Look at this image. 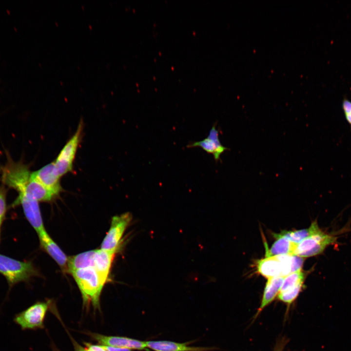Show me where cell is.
I'll list each match as a JSON object with an SVG mask.
<instances>
[{
	"instance_id": "6da1fadb",
	"label": "cell",
	"mask_w": 351,
	"mask_h": 351,
	"mask_svg": "<svg viewBox=\"0 0 351 351\" xmlns=\"http://www.w3.org/2000/svg\"><path fill=\"white\" fill-rule=\"evenodd\" d=\"M81 292L83 304L100 308V296L106 283L94 267L79 269L71 273Z\"/></svg>"
},
{
	"instance_id": "7a4b0ae2",
	"label": "cell",
	"mask_w": 351,
	"mask_h": 351,
	"mask_svg": "<svg viewBox=\"0 0 351 351\" xmlns=\"http://www.w3.org/2000/svg\"><path fill=\"white\" fill-rule=\"evenodd\" d=\"M338 237L335 233H329L321 229L296 244L293 255L302 257H310L323 253L329 246L335 244Z\"/></svg>"
},
{
	"instance_id": "3957f363",
	"label": "cell",
	"mask_w": 351,
	"mask_h": 351,
	"mask_svg": "<svg viewBox=\"0 0 351 351\" xmlns=\"http://www.w3.org/2000/svg\"><path fill=\"white\" fill-rule=\"evenodd\" d=\"M0 273L6 279L10 286L28 281L37 272L31 262H22L0 254Z\"/></svg>"
},
{
	"instance_id": "277c9868",
	"label": "cell",
	"mask_w": 351,
	"mask_h": 351,
	"mask_svg": "<svg viewBox=\"0 0 351 351\" xmlns=\"http://www.w3.org/2000/svg\"><path fill=\"white\" fill-rule=\"evenodd\" d=\"M49 301L37 302L16 314L13 321L22 330L43 329L44 321L49 309Z\"/></svg>"
},
{
	"instance_id": "5b68a950",
	"label": "cell",
	"mask_w": 351,
	"mask_h": 351,
	"mask_svg": "<svg viewBox=\"0 0 351 351\" xmlns=\"http://www.w3.org/2000/svg\"><path fill=\"white\" fill-rule=\"evenodd\" d=\"M83 130L82 121L78 124L75 134L63 147L54 162L57 176L60 177L73 169V163L81 139Z\"/></svg>"
},
{
	"instance_id": "8992f818",
	"label": "cell",
	"mask_w": 351,
	"mask_h": 351,
	"mask_svg": "<svg viewBox=\"0 0 351 351\" xmlns=\"http://www.w3.org/2000/svg\"><path fill=\"white\" fill-rule=\"evenodd\" d=\"M132 218V215L129 213L114 216L112 219L110 229L101 244L100 249L117 252Z\"/></svg>"
},
{
	"instance_id": "52a82bcc",
	"label": "cell",
	"mask_w": 351,
	"mask_h": 351,
	"mask_svg": "<svg viewBox=\"0 0 351 351\" xmlns=\"http://www.w3.org/2000/svg\"><path fill=\"white\" fill-rule=\"evenodd\" d=\"M14 203L21 205L27 219L38 234L45 230L38 201L19 194Z\"/></svg>"
},
{
	"instance_id": "ba28073f",
	"label": "cell",
	"mask_w": 351,
	"mask_h": 351,
	"mask_svg": "<svg viewBox=\"0 0 351 351\" xmlns=\"http://www.w3.org/2000/svg\"><path fill=\"white\" fill-rule=\"evenodd\" d=\"M89 334L101 345L138 350H143L147 348L145 342L129 337L107 336L96 333H89Z\"/></svg>"
},
{
	"instance_id": "9c48e42d",
	"label": "cell",
	"mask_w": 351,
	"mask_h": 351,
	"mask_svg": "<svg viewBox=\"0 0 351 351\" xmlns=\"http://www.w3.org/2000/svg\"><path fill=\"white\" fill-rule=\"evenodd\" d=\"M17 191L27 198L39 201H50L56 196L31 176Z\"/></svg>"
},
{
	"instance_id": "30bf717a",
	"label": "cell",
	"mask_w": 351,
	"mask_h": 351,
	"mask_svg": "<svg viewBox=\"0 0 351 351\" xmlns=\"http://www.w3.org/2000/svg\"><path fill=\"white\" fill-rule=\"evenodd\" d=\"M33 177L36 179L55 196L62 191L59 178L55 171L54 162L45 165L38 171L31 173Z\"/></svg>"
},
{
	"instance_id": "8fae6325",
	"label": "cell",
	"mask_w": 351,
	"mask_h": 351,
	"mask_svg": "<svg viewBox=\"0 0 351 351\" xmlns=\"http://www.w3.org/2000/svg\"><path fill=\"white\" fill-rule=\"evenodd\" d=\"M187 147H200L207 153L212 154L216 161L219 160L221 155L228 149L222 145L220 141L219 132L216 128L215 124H214L212 126L207 137L200 141L190 144Z\"/></svg>"
},
{
	"instance_id": "7c38bea8",
	"label": "cell",
	"mask_w": 351,
	"mask_h": 351,
	"mask_svg": "<svg viewBox=\"0 0 351 351\" xmlns=\"http://www.w3.org/2000/svg\"><path fill=\"white\" fill-rule=\"evenodd\" d=\"M38 234L42 248L57 262L63 272L68 273V257L45 230Z\"/></svg>"
},
{
	"instance_id": "4fadbf2b",
	"label": "cell",
	"mask_w": 351,
	"mask_h": 351,
	"mask_svg": "<svg viewBox=\"0 0 351 351\" xmlns=\"http://www.w3.org/2000/svg\"><path fill=\"white\" fill-rule=\"evenodd\" d=\"M116 253V251L100 249L96 250L94 268L106 283L109 280L111 268Z\"/></svg>"
},
{
	"instance_id": "5bb4252c",
	"label": "cell",
	"mask_w": 351,
	"mask_h": 351,
	"mask_svg": "<svg viewBox=\"0 0 351 351\" xmlns=\"http://www.w3.org/2000/svg\"><path fill=\"white\" fill-rule=\"evenodd\" d=\"M256 270L261 275L268 279L281 276V266L277 255L266 256L256 263Z\"/></svg>"
},
{
	"instance_id": "9a60e30c",
	"label": "cell",
	"mask_w": 351,
	"mask_h": 351,
	"mask_svg": "<svg viewBox=\"0 0 351 351\" xmlns=\"http://www.w3.org/2000/svg\"><path fill=\"white\" fill-rule=\"evenodd\" d=\"M147 348L155 351H205L206 348L190 347L187 343L169 341H149L145 342Z\"/></svg>"
},
{
	"instance_id": "2e32d148",
	"label": "cell",
	"mask_w": 351,
	"mask_h": 351,
	"mask_svg": "<svg viewBox=\"0 0 351 351\" xmlns=\"http://www.w3.org/2000/svg\"><path fill=\"white\" fill-rule=\"evenodd\" d=\"M95 253L96 250H91L68 257V273H71L78 270L94 268Z\"/></svg>"
},
{
	"instance_id": "e0dca14e",
	"label": "cell",
	"mask_w": 351,
	"mask_h": 351,
	"mask_svg": "<svg viewBox=\"0 0 351 351\" xmlns=\"http://www.w3.org/2000/svg\"><path fill=\"white\" fill-rule=\"evenodd\" d=\"M276 241L271 248L266 251V256L279 255H293L296 244L289 240L280 234H273Z\"/></svg>"
},
{
	"instance_id": "ac0fdd59",
	"label": "cell",
	"mask_w": 351,
	"mask_h": 351,
	"mask_svg": "<svg viewBox=\"0 0 351 351\" xmlns=\"http://www.w3.org/2000/svg\"><path fill=\"white\" fill-rule=\"evenodd\" d=\"M284 278L283 276H277L268 279L259 312L274 299L280 291Z\"/></svg>"
},
{
	"instance_id": "d6986e66",
	"label": "cell",
	"mask_w": 351,
	"mask_h": 351,
	"mask_svg": "<svg viewBox=\"0 0 351 351\" xmlns=\"http://www.w3.org/2000/svg\"><path fill=\"white\" fill-rule=\"evenodd\" d=\"M320 229L316 220L312 223L307 229L295 231H283L280 234L286 237L292 242L298 244L302 240L316 233Z\"/></svg>"
},
{
	"instance_id": "ffe728a7",
	"label": "cell",
	"mask_w": 351,
	"mask_h": 351,
	"mask_svg": "<svg viewBox=\"0 0 351 351\" xmlns=\"http://www.w3.org/2000/svg\"><path fill=\"white\" fill-rule=\"evenodd\" d=\"M305 273L301 270L291 273L284 277L279 293L287 291L299 284L303 283Z\"/></svg>"
},
{
	"instance_id": "44dd1931",
	"label": "cell",
	"mask_w": 351,
	"mask_h": 351,
	"mask_svg": "<svg viewBox=\"0 0 351 351\" xmlns=\"http://www.w3.org/2000/svg\"><path fill=\"white\" fill-rule=\"evenodd\" d=\"M303 284H299L287 291L279 292L278 295V299L285 303L291 304L298 295Z\"/></svg>"
},
{
	"instance_id": "7402d4cb",
	"label": "cell",
	"mask_w": 351,
	"mask_h": 351,
	"mask_svg": "<svg viewBox=\"0 0 351 351\" xmlns=\"http://www.w3.org/2000/svg\"><path fill=\"white\" fill-rule=\"evenodd\" d=\"M6 189L4 186L0 187V227L6 210Z\"/></svg>"
},
{
	"instance_id": "603a6c76",
	"label": "cell",
	"mask_w": 351,
	"mask_h": 351,
	"mask_svg": "<svg viewBox=\"0 0 351 351\" xmlns=\"http://www.w3.org/2000/svg\"><path fill=\"white\" fill-rule=\"evenodd\" d=\"M304 261V258L295 255H292V273L300 270Z\"/></svg>"
},
{
	"instance_id": "cb8c5ba5",
	"label": "cell",
	"mask_w": 351,
	"mask_h": 351,
	"mask_svg": "<svg viewBox=\"0 0 351 351\" xmlns=\"http://www.w3.org/2000/svg\"><path fill=\"white\" fill-rule=\"evenodd\" d=\"M343 109L347 122L351 125V102L345 99L343 102Z\"/></svg>"
},
{
	"instance_id": "d4e9b609",
	"label": "cell",
	"mask_w": 351,
	"mask_h": 351,
	"mask_svg": "<svg viewBox=\"0 0 351 351\" xmlns=\"http://www.w3.org/2000/svg\"><path fill=\"white\" fill-rule=\"evenodd\" d=\"M86 351H107L101 345H94L90 343H84Z\"/></svg>"
},
{
	"instance_id": "484cf974",
	"label": "cell",
	"mask_w": 351,
	"mask_h": 351,
	"mask_svg": "<svg viewBox=\"0 0 351 351\" xmlns=\"http://www.w3.org/2000/svg\"><path fill=\"white\" fill-rule=\"evenodd\" d=\"M107 351H131V350L110 346L102 345Z\"/></svg>"
},
{
	"instance_id": "4316f807",
	"label": "cell",
	"mask_w": 351,
	"mask_h": 351,
	"mask_svg": "<svg viewBox=\"0 0 351 351\" xmlns=\"http://www.w3.org/2000/svg\"><path fill=\"white\" fill-rule=\"evenodd\" d=\"M76 351H86L84 348L81 347H78L77 350Z\"/></svg>"
}]
</instances>
